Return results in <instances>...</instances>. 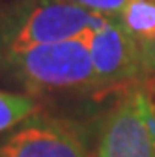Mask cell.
<instances>
[{"mask_svg":"<svg viewBox=\"0 0 155 157\" xmlns=\"http://www.w3.org/2000/svg\"><path fill=\"white\" fill-rule=\"evenodd\" d=\"M86 41L97 81V94H118L146 82L148 71L142 49L122 26L118 17H108Z\"/></svg>","mask_w":155,"mask_h":157,"instance_id":"cell-4","label":"cell"},{"mask_svg":"<svg viewBox=\"0 0 155 157\" xmlns=\"http://www.w3.org/2000/svg\"><path fill=\"white\" fill-rule=\"evenodd\" d=\"M0 78L28 95L97 94L86 37L37 45L0 62Z\"/></svg>","mask_w":155,"mask_h":157,"instance_id":"cell-1","label":"cell"},{"mask_svg":"<svg viewBox=\"0 0 155 157\" xmlns=\"http://www.w3.org/2000/svg\"><path fill=\"white\" fill-rule=\"evenodd\" d=\"M92 157H155L144 116V86L116 95L95 127Z\"/></svg>","mask_w":155,"mask_h":157,"instance_id":"cell-5","label":"cell"},{"mask_svg":"<svg viewBox=\"0 0 155 157\" xmlns=\"http://www.w3.org/2000/svg\"><path fill=\"white\" fill-rule=\"evenodd\" d=\"M129 36L140 45L142 54L155 37V0H131L127 8L116 15Z\"/></svg>","mask_w":155,"mask_h":157,"instance_id":"cell-6","label":"cell"},{"mask_svg":"<svg viewBox=\"0 0 155 157\" xmlns=\"http://www.w3.org/2000/svg\"><path fill=\"white\" fill-rule=\"evenodd\" d=\"M144 116H146V122H148V127H149V135H151L153 146H155V97L149 95L146 90H144Z\"/></svg>","mask_w":155,"mask_h":157,"instance_id":"cell-9","label":"cell"},{"mask_svg":"<svg viewBox=\"0 0 155 157\" xmlns=\"http://www.w3.org/2000/svg\"><path fill=\"white\" fill-rule=\"evenodd\" d=\"M71 4H77L92 13H99L105 17H116L120 15L131 0H67Z\"/></svg>","mask_w":155,"mask_h":157,"instance_id":"cell-8","label":"cell"},{"mask_svg":"<svg viewBox=\"0 0 155 157\" xmlns=\"http://www.w3.org/2000/svg\"><path fill=\"white\" fill-rule=\"evenodd\" d=\"M144 64H146V71L148 77L155 75V37L151 39V43L146 47L144 51Z\"/></svg>","mask_w":155,"mask_h":157,"instance_id":"cell-10","label":"cell"},{"mask_svg":"<svg viewBox=\"0 0 155 157\" xmlns=\"http://www.w3.org/2000/svg\"><path fill=\"white\" fill-rule=\"evenodd\" d=\"M0 157H92L90 131L73 118L37 110L0 135Z\"/></svg>","mask_w":155,"mask_h":157,"instance_id":"cell-3","label":"cell"},{"mask_svg":"<svg viewBox=\"0 0 155 157\" xmlns=\"http://www.w3.org/2000/svg\"><path fill=\"white\" fill-rule=\"evenodd\" d=\"M144 90H146L149 95H153V97H155V75H151V77H148V78H146V82H144Z\"/></svg>","mask_w":155,"mask_h":157,"instance_id":"cell-11","label":"cell"},{"mask_svg":"<svg viewBox=\"0 0 155 157\" xmlns=\"http://www.w3.org/2000/svg\"><path fill=\"white\" fill-rule=\"evenodd\" d=\"M37 110H40V103L36 101L34 95L0 90V135L25 122Z\"/></svg>","mask_w":155,"mask_h":157,"instance_id":"cell-7","label":"cell"},{"mask_svg":"<svg viewBox=\"0 0 155 157\" xmlns=\"http://www.w3.org/2000/svg\"><path fill=\"white\" fill-rule=\"evenodd\" d=\"M107 19L67 0H9L0 6V62L37 45L88 37Z\"/></svg>","mask_w":155,"mask_h":157,"instance_id":"cell-2","label":"cell"}]
</instances>
